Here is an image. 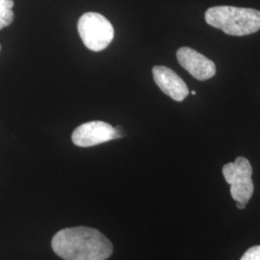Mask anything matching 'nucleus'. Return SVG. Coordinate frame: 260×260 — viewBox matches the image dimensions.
<instances>
[{
    "label": "nucleus",
    "mask_w": 260,
    "mask_h": 260,
    "mask_svg": "<svg viewBox=\"0 0 260 260\" xmlns=\"http://www.w3.org/2000/svg\"><path fill=\"white\" fill-rule=\"evenodd\" d=\"M52 250L65 260H106L113 246L98 230L76 226L61 230L51 241Z\"/></svg>",
    "instance_id": "f257e3e1"
},
{
    "label": "nucleus",
    "mask_w": 260,
    "mask_h": 260,
    "mask_svg": "<svg viewBox=\"0 0 260 260\" xmlns=\"http://www.w3.org/2000/svg\"><path fill=\"white\" fill-rule=\"evenodd\" d=\"M205 21L231 36H247L260 30V11L233 6L206 10Z\"/></svg>",
    "instance_id": "f03ea898"
},
{
    "label": "nucleus",
    "mask_w": 260,
    "mask_h": 260,
    "mask_svg": "<svg viewBox=\"0 0 260 260\" xmlns=\"http://www.w3.org/2000/svg\"><path fill=\"white\" fill-rule=\"evenodd\" d=\"M77 28L84 45L92 51L104 50L114 39L111 22L99 13L84 14L78 20Z\"/></svg>",
    "instance_id": "7ed1b4c3"
},
{
    "label": "nucleus",
    "mask_w": 260,
    "mask_h": 260,
    "mask_svg": "<svg viewBox=\"0 0 260 260\" xmlns=\"http://www.w3.org/2000/svg\"><path fill=\"white\" fill-rule=\"evenodd\" d=\"M223 175L225 181L231 185V194L233 200L247 205L254 189L250 161L242 156L236 158L234 162L223 166Z\"/></svg>",
    "instance_id": "20e7f679"
},
{
    "label": "nucleus",
    "mask_w": 260,
    "mask_h": 260,
    "mask_svg": "<svg viewBox=\"0 0 260 260\" xmlns=\"http://www.w3.org/2000/svg\"><path fill=\"white\" fill-rule=\"evenodd\" d=\"M121 137V132L109 123L95 121L79 125L74 131L72 140L75 146L89 148Z\"/></svg>",
    "instance_id": "39448f33"
},
{
    "label": "nucleus",
    "mask_w": 260,
    "mask_h": 260,
    "mask_svg": "<svg viewBox=\"0 0 260 260\" xmlns=\"http://www.w3.org/2000/svg\"><path fill=\"white\" fill-rule=\"evenodd\" d=\"M179 65L200 81L210 79L216 75L213 61L190 47H180L177 52Z\"/></svg>",
    "instance_id": "423d86ee"
},
{
    "label": "nucleus",
    "mask_w": 260,
    "mask_h": 260,
    "mask_svg": "<svg viewBox=\"0 0 260 260\" xmlns=\"http://www.w3.org/2000/svg\"><path fill=\"white\" fill-rule=\"evenodd\" d=\"M153 79L160 90L176 102L184 101L189 89L182 78L171 69L164 66H155L152 69Z\"/></svg>",
    "instance_id": "0eeeda50"
},
{
    "label": "nucleus",
    "mask_w": 260,
    "mask_h": 260,
    "mask_svg": "<svg viewBox=\"0 0 260 260\" xmlns=\"http://www.w3.org/2000/svg\"><path fill=\"white\" fill-rule=\"evenodd\" d=\"M14 1L0 0V30L7 27L14 20Z\"/></svg>",
    "instance_id": "6e6552de"
},
{
    "label": "nucleus",
    "mask_w": 260,
    "mask_h": 260,
    "mask_svg": "<svg viewBox=\"0 0 260 260\" xmlns=\"http://www.w3.org/2000/svg\"><path fill=\"white\" fill-rule=\"evenodd\" d=\"M240 260H260V246H253L246 251Z\"/></svg>",
    "instance_id": "1a4fd4ad"
},
{
    "label": "nucleus",
    "mask_w": 260,
    "mask_h": 260,
    "mask_svg": "<svg viewBox=\"0 0 260 260\" xmlns=\"http://www.w3.org/2000/svg\"><path fill=\"white\" fill-rule=\"evenodd\" d=\"M236 206H237V208H239V209H244V208L246 207V204H243V203L236 202Z\"/></svg>",
    "instance_id": "9d476101"
},
{
    "label": "nucleus",
    "mask_w": 260,
    "mask_h": 260,
    "mask_svg": "<svg viewBox=\"0 0 260 260\" xmlns=\"http://www.w3.org/2000/svg\"><path fill=\"white\" fill-rule=\"evenodd\" d=\"M192 94H196L195 91H192Z\"/></svg>",
    "instance_id": "9b49d317"
},
{
    "label": "nucleus",
    "mask_w": 260,
    "mask_h": 260,
    "mask_svg": "<svg viewBox=\"0 0 260 260\" xmlns=\"http://www.w3.org/2000/svg\"><path fill=\"white\" fill-rule=\"evenodd\" d=\"M0 49H1V46H0Z\"/></svg>",
    "instance_id": "f8f14e48"
}]
</instances>
